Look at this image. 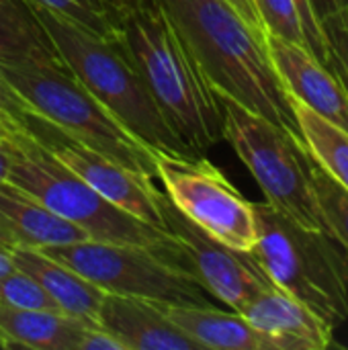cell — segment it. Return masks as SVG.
Segmentation results:
<instances>
[{"instance_id":"obj_15","label":"cell","mask_w":348,"mask_h":350,"mask_svg":"<svg viewBox=\"0 0 348 350\" xmlns=\"http://www.w3.org/2000/svg\"><path fill=\"white\" fill-rule=\"evenodd\" d=\"M88 240V236L72 221L59 217L39 199L23 189L0 185V246L10 250L14 246L47 248Z\"/></svg>"},{"instance_id":"obj_33","label":"cell","mask_w":348,"mask_h":350,"mask_svg":"<svg viewBox=\"0 0 348 350\" xmlns=\"http://www.w3.org/2000/svg\"><path fill=\"white\" fill-rule=\"evenodd\" d=\"M0 248H2V246H0ZM2 250H4V248H2Z\"/></svg>"},{"instance_id":"obj_10","label":"cell","mask_w":348,"mask_h":350,"mask_svg":"<svg viewBox=\"0 0 348 350\" xmlns=\"http://www.w3.org/2000/svg\"><path fill=\"white\" fill-rule=\"evenodd\" d=\"M27 133L107 201L137 219L168 232L160 209V189L154 187L152 178H146L86 148L39 115H33Z\"/></svg>"},{"instance_id":"obj_8","label":"cell","mask_w":348,"mask_h":350,"mask_svg":"<svg viewBox=\"0 0 348 350\" xmlns=\"http://www.w3.org/2000/svg\"><path fill=\"white\" fill-rule=\"evenodd\" d=\"M39 250L105 293L139 297L162 306H213L211 295L185 267L144 246L82 240Z\"/></svg>"},{"instance_id":"obj_1","label":"cell","mask_w":348,"mask_h":350,"mask_svg":"<svg viewBox=\"0 0 348 350\" xmlns=\"http://www.w3.org/2000/svg\"><path fill=\"white\" fill-rule=\"evenodd\" d=\"M119 45L191 156L224 139L219 94L160 0H139L119 21Z\"/></svg>"},{"instance_id":"obj_20","label":"cell","mask_w":348,"mask_h":350,"mask_svg":"<svg viewBox=\"0 0 348 350\" xmlns=\"http://www.w3.org/2000/svg\"><path fill=\"white\" fill-rule=\"evenodd\" d=\"M299 137L326 174L348 189V131L289 96Z\"/></svg>"},{"instance_id":"obj_27","label":"cell","mask_w":348,"mask_h":350,"mask_svg":"<svg viewBox=\"0 0 348 350\" xmlns=\"http://www.w3.org/2000/svg\"><path fill=\"white\" fill-rule=\"evenodd\" d=\"M310 6L318 18V23L322 25L326 18L343 12L348 8V0H310Z\"/></svg>"},{"instance_id":"obj_3","label":"cell","mask_w":348,"mask_h":350,"mask_svg":"<svg viewBox=\"0 0 348 350\" xmlns=\"http://www.w3.org/2000/svg\"><path fill=\"white\" fill-rule=\"evenodd\" d=\"M6 183L23 189L53 213L78 226L88 240L144 246L187 269L183 248L170 232L154 228L107 201L29 133L12 135V164Z\"/></svg>"},{"instance_id":"obj_6","label":"cell","mask_w":348,"mask_h":350,"mask_svg":"<svg viewBox=\"0 0 348 350\" xmlns=\"http://www.w3.org/2000/svg\"><path fill=\"white\" fill-rule=\"evenodd\" d=\"M0 76L35 115L72 139L146 178H156L154 150L109 113L68 68L0 66Z\"/></svg>"},{"instance_id":"obj_9","label":"cell","mask_w":348,"mask_h":350,"mask_svg":"<svg viewBox=\"0 0 348 350\" xmlns=\"http://www.w3.org/2000/svg\"><path fill=\"white\" fill-rule=\"evenodd\" d=\"M156 178L168 201L195 226L226 246L250 252L256 244L254 205L215 168L199 156L154 150Z\"/></svg>"},{"instance_id":"obj_11","label":"cell","mask_w":348,"mask_h":350,"mask_svg":"<svg viewBox=\"0 0 348 350\" xmlns=\"http://www.w3.org/2000/svg\"><path fill=\"white\" fill-rule=\"evenodd\" d=\"M160 209L168 232L183 248L187 269L211 297L240 312L252 295L273 285L250 252L234 250L203 232L168 201L164 191H160Z\"/></svg>"},{"instance_id":"obj_32","label":"cell","mask_w":348,"mask_h":350,"mask_svg":"<svg viewBox=\"0 0 348 350\" xmlns=\"http://www.w3.org/2000/svg\"><path fill=\"white\" fill-rule=\"evenodd\" d=\"M12 133H14V131H10V129H8V127H6V125L0 121V139H8Z\"/></svg>"},{"instance_id":"obj_16","label":"cell","mask_w":348,"mask_h":350,"mask_svg":"<svg viewBox=\"0 0 348 350\" xmlns=\"http://www.w3.org/2000/svg\"><path fill=\"white\" fill-rule=\"evenodd\" d=\"M8 256L14 269L35 279V283L64 314L98 326V312L107 295L101 287H96L70 267L47 256L39 248L14 246L8 250Z\"/></svg>"},{"instance_id":"obj_2","label":"cell","mask_w":348,"mask_h":350,"mask_svg":"<svg viewBox=\"0 0 348 350\" xmlns=\"http://www.w3.org/2000/svg\"><path fill=\"white\" fill-rule=\"evenodd\" d=\"M219 94L299 135L289 94L273 66L267 35L228 0H160Z\"/></svg>"},{"instance_id":"obj_29","label":"cell","mask_w":348,"mask_h":350,"mask_svg":"<svg viewBox=\"0 0 348 350\" xmlns=\"http://www.w3.org/2000/svg\"><path fill=\"white\" fill-rule=\"evenodd\" d=\"M12 135L8 139H0V185L8 180V172L12 164Z\"/></svg>"},{"instance_id":"obj_23","label":"cell","mask_w":348,"mask_h":350,"mask_svg":"<svg viewBox=\"0 0 348 350\" xmlns=\"http://www.w3.org/2000/svg\"><path fill=\"white\" fill-rule=\"evenodd\" d=\"M267 35L281 37L308 49L295 0H252Z\"/></svg>"},{"instance_id":"obj_24","label":"cell","mask_w":348,"mask_h":350,"mask_svg":"<svg viewBox=\"0 0 348 350\" xmlns=\"http://www.w3.org/2000/svg\"><path fill=\"white\" fill-rule=\"evenodd\" d=\"M0 306L62 312L45 295V291L35 283V279H31L27 273H23L18 269L10 271L6 275H0Z\"/></svg>"},{"instance_id":"obj_30","label":"cell","mask_w":348,"mask_h":350,"mask_svg":"<svg viewBox=\"0 0 348 350\" xmlns=\"http://www.w3.org/2000/svg\"><path fill=\"white\" fill-rule=\"evenodd\" d=\"M103 2H107L111 8H115L119 14H123L129 6H133L135 2H139V0H103Z\"/></svg>"},{"instance_id":"obj_4","label":"cell","mask_w":348,"mask_h":350,"mask_svg":"<svg viewBox=\"0 0 348 350\" xmlns=\"http://www.w3.org/2000/svg\"><path fill=\"white\" fill-rule=\"evenodd\" d=\"M256 244L250 254L275 287L332 328L348 320V256L328 234L310 230L269 203H252Z\"/></svg>"},{"instance_id":"obj_17","label":"cell","mask_w":348,"mask_h":350,"mask_svg":"<svg viewBox=\"0 0 348 350\" xmlns=\"http://www.w3.org/2000/svg\"><path fill=\"white\" fill-rule=\"evenodd\" d=\"M162 308L166 316L178 328H183L203 350H289L285 342L260 332L234 310L224 312L215 306Z\"/></svg>"},{"instance_id":"obj_22","label":"cell","mask_w":348,"mask_h":350,"mask_svg":"<svg viewBox=\"0 0 348 350\" xmlns=\"http://www.w3.org/2000/svg\"><path fill=\"white\" fill-rule=\"evenodd\" d=\"M31 4L45 8L103 39H119L121 14L103 0H29Z\"/></svg>"},{"instance_id":"obj_26","label":"cell","mask_w":348,"mask_h":350,"mask_svg":"<svg viewBox=\"0 0 348 350\" xmlns=\"http://www.w3.org/2000/svg\"><path fill=\"white\" fill-rule=\"evenodd\" d=\"M33 115L21 94L0 76V121L14 133H27Z\"/></svg>"},{"instance_id":"obj_12","label":"cell","mask_w":348,"mask_h":350,"mask_svg":"<svg viewBox=\"0 0 348 350\" xmlns=\"http://www.w3.org/2000/svg\"><path fill=\"white\" fill-rule=\"evenodd\" d=\"M265 39L287 94L348 131V92L336 74L297 43L275 35Z\"/></svg>"},{"instance_id":"obj_25","label":"cell","mask_w":348,"mask_h":350,"mask_svg":"<svg viewBox=\"0 0 348 350\" xmlns=\"http://www.w3.org/2000/svg\"><path fill=\"white\" fill-rule=\"evenodd\" d=\"M322 31L328 43V68L348 92V8L326 18Z\"/></svg>"},{"instance_id":"obj_19","label":"cell","mask_w":348,"mask_h":350,"mask_svg":"<svg viewBox=\"0 0 348 350\" xmlns=\"http://www.w3.org/2000/svg\"><path fill=\"white\" fill-rule=\"evenodd\" d=\"M0 66L66 68L29 0H0Z\"/></svg>"},{"instance_id":"obj_18","label":"cell","mask_w":348,"mask_h":350,"mask_svg":"<svg viewBox=\"0 0 348 350\" xmlns=\"http://www.w3.org/2000/svg\"><path fill=\"white\" fill-rule=\"evenodd\" d=\"M88 328L92 324L62 312L0 306V347L4 349L78 350Z\"/></svg>"},{"instance_id":"obj_31","label":"cell","mask_w":348,"mask_h":350,"mask_svg":"<svg viewBox=\"0 0 348 350\" xmlns=\"http://www.w3.org/2000/svg\"><path fill=\"white\" fill-rule=\"evenodd\" d=\"M10 271H14V265H12V260L8 256V250L0 248V275H6Z\"/></svg>"},{"instance_id":"obj_14","label":"cell","mask_w":348,"mask_h":350,"mask_svg":"<svg viewBox=\"0 0 348 350\" xmlns=\"http://www.w3.org/2000/svg\"><path fill=\"white\" fill-rule=\"evenodd\" d=\"M238 314L260 332L285 342L289 350H326L334 347V328L275 285L252 295Z\"/></svg>"},{"instance_id":"obj_21","label":"cell","mask_w":348,"mask_h":350,"mask_svg":"<svg viewBox=\"0 0 348 350\" xmlns=\"http://www.w3.org/2000/svg\"><path fill=\"white\" fill-rule=\"evenodd\" d=\"M308 172L326 230L343 246L348 256V189H345L338 180H334L330 174H326L310 154Z\"/></svg>"},{"instance_id":"obj_28","label":"cell","mask_w":348,"mask_h":350,"mask_svg":"<svg viewBox=\"0 0 348 350\" xmlns=\"http://www.w3.org/2000/svg\"><path fill=\"white\" fill-rule=\"evenodd\" d=\"M228 2L242 14V18H244L248 25H252L256 31L265 33V27H263V23H260V16H258L256 6H254L252 0H228ZM265 35H267V33H265Z\"/></svg>"},{"instance_id":"obj_13","label":"cell","mask_w":348,"mask_h":350,"mask_svg":"<svg viewBox=\"0 0 348 350\" xmlns=\"http://www.w3.org/2000/svg\"><path fill=\"white\" fill-rule=\"evenodd\" d=\"M98 326L121 342L123 350H203L178 328L160 304L107 293Z\"/></svg>"},{"instance_id":"obj_5","label":"cell","mask_w":348,"mask_h":350,"mask_svg":"<svg viewBox=\"0 0 348 350\" xmlns=\"http://www.w3.org/2000/svg\"><path fill=\"white\" fill-rule=\"evenodd\" d=\"M62 62L82 86L152 150L191 156L158 111L146 82L119 41L103 39L45 8L35 6Z\"/></svg>"},{"instance_id":"obj_7","label":"cell","mask_w":348,"mask_h":350,"mask_svg":"<svg viewBox=\"0 0 348 350\" xmlns=\"http://www.w3.org/2000/svg\"><path fill=\"white\" fill-rule=\"evenodd\" d=\"M219 103L224 109V139L232 144L238 158L252 172L267 203L310 230L328 232L310 183L308 152L302 137L226 94H219Z\"/></svg>"}]
</instances>
